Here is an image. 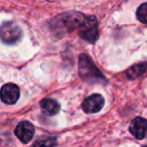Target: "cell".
Listing matches in <instances>:
<instances>
[{"instance_id":"6da1fadb","label":"cell","mask_w":147,"mask_h":147,"mask_svg":"<svg viewBox=\"0 0 147 147\" xmlns=\"http://www.w3.org/2000/svg\"><path fill=\"white\" fill-rule=\"evenodd\" d=\"M79 71H80V76L89 83H93V84H97V83L105 84L106 83L105 77L101 74L98 67L95 65L91 57L87 55H80Z\"/></svg>"},{"instance_id":"7a4b0ae2","label":"cell","mask_w":147,"mask_h":147,"mask_svg":"<svg viewBox=\"0 0 147 147\" xmlns=\"http://www.w3.org/2000/svg\"><path fill=\"white\" fill-rule=\"evenodd\" d=\"M79 35L89 41L91 43H94L99 38V28H98V20L95 16L90 15L86 16L84 21L82 22L81 26L79 27Z\"/></svg>"},{"instance_id":"3957f363","label":"cell","mask_w":147,"mask_h":147,"mask_svg":"<svg viewBox=\"0 0 147 147\" xmlns=\"http://www.w3.org/2000/svg\"><path fill=\"white\" fill-rule=\"evenodd\" d=\"M0 34H1V39L3 42L13 45L16 43L22 38V30L21 28L12 21L4 22L1 25L0 29Z\"/></svg>"},{"instance_id":"277c9868","label":"cell","mask_w":147,"mask_h":147,"mask_svg":"<svg viewBox=\"0 0 147 147\" xmlns=\"http://www.w3.org/2000/svg\"><path fill=\"white\" fill-rule=\"evenodd\" d=\"M104 98L100 94H93L84 100L82 104V109L87 114H94L102 110L104 106Z\"/></svg>"},{"instance_id":"5b68a950","label":"cell","mask_w":147,"mask_h":147,"mask_svg":"<svg viewBox=\"0 0 147 147\" xmlns=\"http://www.w3.org/2000/svg\"><path fill=\"white\" fill-rule=\"evenodd\" d=\"M19 96H20L19 88L15 84H12V83L5 84L1 89V100L5 104H15L18 101Z\"/></svg>"},{"instance_id":"8992f818","label":"cell","mask_w":147,"mask_h":147,"mask_svg":"<svg viewBox=\"0 0 147 147\" xmlns=\"http://www.w3.org/2000/svg\"><path fill=\"white\" fill-rule=\"evenodd\" d=\"M14 133L22 143H28L34 135V127L28 121H20L17 124Z\"/></svg>"},{"instance_id":"52a82bcc","label":"cell","mask_w":147,"mask_h":147,"mask_svg":"<svg viewBox=\"0 0 147 147\" xmlns=\"http://www.w3.org/2000/svg\"><path fill=\"white\" fill-rule=\"evenodd\" d=\"M85 17L86 16H84L80 12L71 11V12L63 14V16L61 17V21H63V23L65 24V27L67 30H74V29H77L81 26Z\"/></svg>"},{"instance_id":"ba28073f","label":"cell","mask_w":147,"mask_h":147,"mask_svg":"<svg viewBox=\"0 0 147 147\" xmlns=\"http://www.w3.org/2000/svg\"><path fill=\"white\" fill-rule=\"evenodd\" d=\"M130 133L137 139H143L147 134V120L142 117H136L129 126Z\"/></svg>"},{"instance_id":"9c48e42d","label":"cell","mask_w":147,"mask_h":147,"mask_svg":"<svg viewBox=\"0 0 147 147\" xmlns=\"http://www.w3.org/2000/svg\"><path fill=\"white\" fill-rule=\"evenodd\" d=\"M39 105H40V109L42 113L47 116H55L61 110V106L59 103L49 98L41 100Z\"/></svg>"},{"instance_id":"30bf717a","label":"cell","mask_w":147,"mask_h":147,"mask_svg":"<svg viewBox=\"0 0 147 147\" xmlns=\"http://www.w3.org/2000/svg\"><path fill=\"white\" fill-rule=\"evenodd\" d=\"M57 143V139L55 136H45L39 138L33 143V147H53Z\"/></svg>"},{"instance_id":"8fae6325","label":"cell","mask_w":147,"mask_h":147,"mask_svg":"<svg viewBox=\"0 0 147 147\" xmlns=\"http://www.w3.org/2000/svg\"><path fill=\"white\" fill-rule=\"evenodd\" d=\"M136 17L140 22L147 23V2L141 4L140 6L137 8Z\"/></svg>"},{"instance_id":"7c38bea8","label":"cell","mask_w":147,"mask_h":147,"mask_svg":"<svg viewBox=\"0 0 147 147\" xmlns=\"http://www.w3.org/2000/svg\"><path fill=\"white\" fill-rule=\"evenodd\" d=\"M144 147H147V146H144Z\"/></svg>"}]
</instances>
